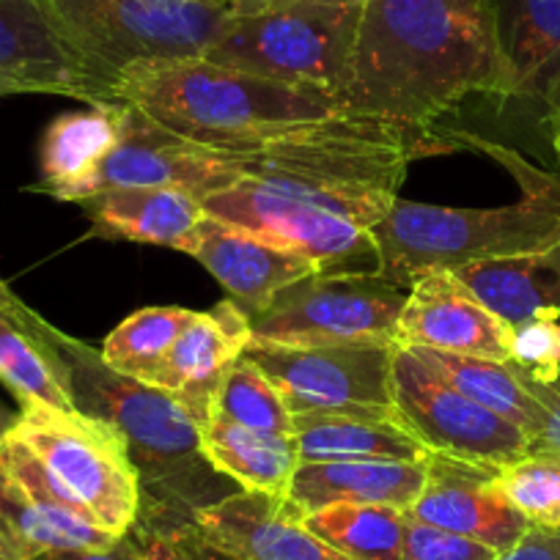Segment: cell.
<instances>
[{
    "label": "cell",
    "mask_w": 560,
    "mask_h": 560,
    "mask_svg": "<svg viewBox=\"0 0 560 560\" xmlns=\"http://www.w3.org/2000/svg\"><path fill=\"white\" fill-rule=\"evenodd\" d=\"M409 349L420 360H427L443 380H448L467 398H472L481 407L492 409V412L503 415L505 420L516 423L527 434V443H530L538 423H541V407L527 393V387L522 385L520 374L511 369V363H500V360L487 358H467V354L434 352V349Z\"/></svg>",
    "instance_id": "f1b7e54d"
},
{
    "label": "cell",
    "mask_w": 560,
    "mask_h": 560,
    "mask_svg": "<svg viewBox=\"0 0 560 560\" xmlns=\"http://www.w3.org/2000/svg\"><path fill=\"white\" fill-rule=\"evenodd\" d=\"M511 341L514 327L492 314L454 272H429L412 280L398 319V347L509 363Z\"/></svg>",
    "instance_id": "9a60e30c"
},
{
    "label": "cell",
    "mask_w": 560,
    "mask_h": 560,
    "mask_svg": "<svg viewBox=\"0 0 560 560\" xmlns=\"http://www.w3.org/2000/svg\"><path fill=\"white\" fill-rule=\"evenodd\" d=\"M36 560H152V555L135 533H127L105 549H63V552H45Z\"/></svg>",
    "instance_id": "74e56055"
},
{
    "label": "cell",
    "mask_w": 560,
    "mask_h": 560,
    "mask_svg": "<svg viewBox=\"0 0 560 560\" xmlns=\"http://www.w3.org/2000/svg\"><path fill=\"white\" fill-rule=\"evenodd\" d=\"M423 483H427V459L300 462L283 500L300 520L336 503L390 505V509L409 511L423 492Z\"/></svg>",
    "instance_id": "44dd1931"
},
{
    "label": "cell",
    "mask_w": 560,
    "mask_h": 560,
    "mask_svg": "<svg viewBox=\"0 0 560 560\" xmlns=\"http://www.w3.org/2000/svg\"><path fill=\"white\" fill-rule=\"evenodd\" d=\"M212 415L231 420L236 427L250 432L269 434V438H292L294 415L287 407L278 387L267 380L253 360L242 354L225 374L214 398Z\"/></svg>",
    "instance_id": "1f68e13d"
},
{
    "label": "cell",
    "mask_w": 560,
    "mask_h": 560,
    "mask_svg": "<svg viewBox=\"0 0 560 560\" xmlns=\"http://www.w3.org/2000/svg\"><path fill=\"white\" fill-rule=\"evenodd\" d=\"M454 275L511 327L536 316H560V240L538 253L470 264Z\"/></svg>",
    "instance_id": "d4e9b609"
},
{
    "label": "cell",
    "mask_w": 560,
    "mask_h": 560,
    "mask_svg": "<svg viewBox=\"0 0 560 560\" xmlns=\"http://www.w3.org/2000/svg\"><path fill=\"white\" fill-rule=\"evenodd\" d=\"M182 253L201 261L250 319L287 287L322 272L319 264L311 258L267 245L250 231L236 229L212 214H203Z\"/></svg>",
    "instance_id": "ffe728a7"
},
{
    "label": "cell",
    "mask_w": 560,
    "mask_h": 560,
    "mask_svg": "<svg viewBox=\"0 0 560 560\" xmlns=\"http://www.w3.org/2000/svg\"><path fill=\"white\" fill-rule=\"evenodd\" d=\"M511 78V100L544 107L560 91V0H483Z\"/></svg>",
    "instance_id": "7402d4cb"
},
{
    "label": "cell",
    "mask_w": 560,
    "mask_h": 560,
    "mask_svg": "<svg viewBox=\"0 0 560 560\" xmlns=\"http://www.w3.org/2000/svg\"><path fill=\"white\" fill-rule=\"evenodd\" d=\"M494 560H560V530L530 525L509 549L494 555Z\"/></svg>",
    "instance_id": "8d00e7d4"
},
{
    "label": "cell",
    "mask_w": 560,
    "mask_h": 560,
    "mask_svg": "<svg viewBox=\"0 0 560 560\" xmlns=\"http://www.w3.org/2000/svg\"><path fill=\"white\" fill-rule=\"evenodd\" d=\"M63 39L113 91L138 67L203 58L231 14L218 0H42Z\"/></svg>",
    "instance_id": "8992f818"
},
{
    "label": "cell",
    "mask_w": 560,
    "mask_h": 560,
    "mask_svg": "<svg viewBox=\"0 0 560 560\" xmlns=\"http://www.w3.org/2000/svg\"><path fill=\"white\" fill-rule=\"evenodd\" d=\"M80 207L94 236L174 247L179 253L207 214L201 198L171 187L100 192L80 201Z\"/></svg>",
    "instance_id": "cb8c5ba5"
},
{
    "label": "cell",
    "mask_w": 560,
    "mask_h": 560,
    "mask_svg": "<svg viewBox=\"0 0 560 560\" xmlns=\"http://www.w3.org/2000/svg\"><path fill=\"white\" fill-rule=\"evenodd\" d=\"M498 472L500 467L429 454L427 483L407 514L503 552L530 527V522L500 492Z\"/></svg>",
    "instance_id": "2e32d148"
},
{
    "label": "cell",
    "mask_w": 560,
    "mask_h": 560,
    "mask_svg": "<svg viewBox=\"0 0 560 560\" xmlns=\"http://www.w3.org/2000/svg\"><path fill=\"white\" fill-rule=\"evenodd\" d=\"M363 0H292L250 18H231L203 58L289 85L336 94L352 61Z\"/></svg>",
    "instance_id": "52a82bcc"
},
{
    "label": "cell",
    "mask_w": 560,
    "mask_h": 560,
    "mask_svg": "<svg viewBox=\"0 0 560 560\" xmlns=\"http://www.w3.org/2000/svg\"><path fill=\"white\" fill-rule=\"evenodd\" d=\"M544 121H547L549 140H552V149L560 160V91L555 94V100L544 107Z\"/></svg>",
    "instance_id": "60d3db41"
},
{
    "label": "cell",
    "mask_w": 560,
    "mask_h": 560,
    "mask_svg": "<svg viewBox=\"0 0 560 560\" xmlns=\"http://www.w3.org/2000/svg\"><path fill=\"white\" fill-rule=\"evenodd\" d=\"M140 541L147 544L152 560H179V555H176L174 544H171V541H160V538H140Z\"/></svg>",
    "instance_id": "b9f144b4"
},
{
    "label": "cell",
    "mask_w": 560,
    "mask_h": 560,
    "mask_svg": "<svg viewBox=\"0 0 560 560\" xmlns=\"http://www.w3.org/2000/svg\"><path fill=\"white\" fill-rule=\"evenodd\" d=\"M476 94L511 100L483 0H363L341 113L427 135Z\"/></svg>",
    "instance_id": "6da1fadb"
},
{
    "label": "cell",
    "mask_w": 560,
    "mask_h": 560,
    "mask_svg": "<svg viewBox=\"0 0 560 560\" xmlns=\"http://www.w3.org/2000/svg\"><path fill=\"white\" fill-rule=\"evenodd\" d=\"M118 105L94 102L85 110L52 118L39 147V182L31 190L56 201H72L74 190L118 143Z\"/></svg>",
    "instance_id": "484cf974"
},
{
    "label": "cell",
    "mask_w": 560,
    "mask_h": 560,
    "mask_svg": "<svg viewBox=\"0 0 560 560\" xmlns=\"http://www.w3.org/2000/svg\"><path fill=\"white\" fill-rule=\"evenodd\" d=\"M220 7L231 14V18H250V14L269 12L275 7L292 3V0H218Z\"/></svg>",
    "instance_id": "ab89813d"
},
{
    "label": "cell",
    "mask_w": 560,
    "mask_h": 560,
    "mask_svg": "<svg viewBox=\"0 0 560 560\" xmlns=\"http://www.w3.org/2000/svg\"><path fill=\"white\" fill-rule=\"evenodd\" d=\"M390 387L393 415L429 454L509 467L530 448L516 423L456 390L409 347H396Z\"/></svg>",
    "instance_id": "30bf717a"
},
{
    "label": "cell",
    "mask_w": 560,
    "mask_h": 560,
    "mask_svg": "<svg viewBox=\"0 0 560 560\" xmlns=\"http://www.w3.org/2000/svg\"><path fill=\"white\" fill-rule=\"evenodd\" d=\"M45 316L23 303L0 278V382L18 396L20 407H45L78 412L67 393L63 369L47 338Z\"/></svg>",
    "instance_id": "603a6c76"
},
{
    "label": "cell",
    "mask_w": 560,
    "mask_h": 560,
    "mask_svg": "<svg viewBox=\"0 0 560 560\" xmlns=\"http://www.w3.org/2000/svg\"><path fill=\"white\" fill-rule=\"evenodd\" d=\"M432 147L438 143L429 135L341 113L275 135L245 152L220 154L240 182H256L371 229L398 198L409 165L420 154L438 152Z\"/></svg>",
    "instance_id": "3957f363"
},
{
    "label": "cell",
    "mask_w": 560,
    "mask_h": 560,
    "mask_svg": "<svg viewBox=\"0 0 560 560\" xmlns=\"http://www.w3.org/2000/svg\"><path fill=\"white\" fill-rule=\"evenodd\" d=\"M14 427H18V412L0 404V443L14 432Z\"/></svg>",
    "instance_id": "ee69618b"
},
{
    "label": "cell",
    "mask_w": 560,
    "mask_h": 560,
    "mask_svg": "<svg viewBox=\"0 0 560 560\" xmlns=\"http://www.w3.org/2000/svg\"><path fill=\"white\" fill-rule=\"evenodd\" d=\"M250 341V316L231 298L223 300L187 325V330L176 338L171 352L152 374L149 385L176 398L203 429L212 418L214 398L225 374L242 358Z\"/></svg>",
    "instance_id": "d6986e66"
},
{
    "label": "cell",
    "mask_w": 560,
    "mask_h": 560,
    "mask_svg": "<svg viewBox=\"0 0 560 560\" xmlns=\"http://www.w3.org/2000/svg\"><path fill=\"white\" fill-rule=\"evenodd\" d=\"M192 533L231 560H349L311 533L280 494L236 489L198 511Z\"/></svg>",
    "instance_id": "ac0fdd59"
},
{
    "label": "cell",
    "mask_w": 560,
    "mask_h": 560,
    "mask_svg": "<svg viewBox=\"0 0 560 560\" xmlns=\"http://www.w3.org/2000/svg\"><path fill=\"white\" fill-rule=\"evenodd\" d=\"M494 549L407 514L401 560H494Z\"/></svg>",
    "instance_id": "e575fe53"
},
{
    "label": "cell",
    "mask_w": 560,
    "mask_h": 560,
    "mask_svg": "<svg viewBox=\"0 0 560 560\" xmlns=\"http://www.w3.org/2000/svg\"><path fill=\"white\" fill-rule=\"evenodd\" d=\"M398 343L280 347L250 341L253 360L278 387L292 415H380L393 418V358Z\"/></svg>",
    "instance_id": "8fae6325"
},
{
    "label": "cell",
    "mask_w": 560,
    "mask_h": 560,
    "mask_svg": "<svg viewBox=\"0 0 560 560\" xmlns=\"http://www.w3.org/2000/svg\"><path fill=\"white\" fill-rule=\"evenodd\" d=\"M511 365L527 380H549L560 371V322L552 316H536L514 325Z\"/></svg>",
    "instance_id": "836d02e7"
},
{
    "label": "cell",
    "mask_w": 560,
    "mask_h": 560,
    "mask_svg": "<svg viewBox=\"0 0 560 560\" xmlns=\"http://www.w3.org/2000/svg\"><path fill=\"white\" fill-rule=\"evenodd\" d=\"M201 445L209 465L231 483H236L242 492L283 498L300 465L294 438H269V434L250 432L218 415H212L201 429Z\"/></svg>",
    "instance_id": "83f0119b"
},
{
    "label": "cell",
    "mask_w": 560,
    "mask_h": 560,
    "mask_svg": "<svg viewBox=\"0 0 560 560\" xmlns=\"http://www.w3.org/2000/svg\"><path fill=\"white\" fill-rule=\"evenodd\" d=\"M171 544H174L179 560H231V558H225L223 552H218V549L209 547V544H203L192 530L182 533V536H176Z\"/></svg>",
    "instance_id": "f35d334b"
},
{
    "label": "cell",
    "mask_w": 560,
    "mask_h": 560,
    "mask_svg": "<svg viewBox=\"0 0 560 560\" xmlns=\"http://www.w3.org/2000/svg\"><path fill=\"white\" fill-rule=\"evenodd\" d=\"M113 102L118 105V124H121L118 143L96 165L94 174L74 190L69 203H80L100 192L149 190V187L185 190L203 201L212 192L240 182L220 152L196 147L190 140L168 132L129 102Z\"/></svg>",
    "instance_id": "5bb4252c"
},
{
    "label": "cell",
    "mask_w": 560,
    "mask_h": 560,
    "mask_svg": "<svg viewBox=\"0 0 560 560\" xmlns=\"http://www.w3.org/2000/svg\"><path fill=\"white\" fill-rule=\"evenodd\" d=\"M409 287L380 272H316L250 319L253 341L280 347L396 343Z\"/></svg>",
    "instance_id": "9c48e42d"
},
{
    "label": "cell",
    "mask_w": 560,
    "mask_h": 560,
    "mask_svg": "<svg viewBox=\"0 0 560 560\" xmlns=\"http://www.w3.org/2000/svg\"><path fill=\"white\" fill-rule=\"evenodd\" d=\"M47 338L63 369L74 409L127 443L140 478V514L129 533L174 541L192 530L201 509L236 492L203 456L201 427L176 398L149 382L132 380L102 360L100 349L47 325Z\"/></svg>",
    "instance_id": "7a4b0ae2"
},
{
    "label": "cell",
    "mask_w": 560,
    "mask_h": 560,
    "mask_svg": "<svg viewBox=\"0 0 560 560\" xmlns=\"http://www.w3.org/2000/svg\"><path fill=\"white\" fill-rule=\"evenodd\" d=\"M498 487L530 525L560 530V454L527 451L509 467H500Z\"/></svg>",
    "instance_id": "d6a6232c"
},
{
    "label": "cell",
    "mask_w": 560,
    "mask_h": 560,
    "mask_svg": "<svg viewBox=\"0 0 560 560\" xmlns=\"http://www.w3.org/2000/svg\"><path fill=\"white\" fill-rule=\"evenodd\" d=\"M18 94H34V91H31L25 83H20V80L0 74V100H3V96H18Z\"/></svg>",
    "instance_id": "7bdbcfd3"
},
{
    "label": "cell",
    "mask_w": 560,
    "mask_h": 560,
    "mask_svg": "<svg viewBox=\"0 0 560 560\" xmlns=\"http://www.w3.org/2000/svg\"><path fill=\"white\" fill-rule=\"evenodd\" d=\"M300 462H418L429 451L398 423L380 415H294Z\"/></svg>",
    "instance_id": "4316f807"
},
{
    "label": "cell",
    "mask_w": 560,
    "mask_h": 560,
    "mask_svg": "<svg viewBox=\"0 0 560 560\" xmlns=\"http://www.w3.org/2000/svg\"><path fill=\"white\" fill-rule=\"evenodd\" d=\"M305 527L349 560H401L407 511L336 503L303 516Z\"/></svg>",
    "instance_id": "f546056e"
},
{
    "label": "cell",
    "mask_w": 560,
    "mask_h": 560,
    "mask_svg": "<svg viewBox=\"0 0 560 560\" xmlns=\"http://www.w3.org/2000/svg\"><path fill=\"white\" fill-rule=\"evenodd\" d=\"M0 74L34 94H61L94 105L113 89L63 39L42 0H0Z\"/></svg>",
    "instance_id": "e0dca14e"
},
{
    "label": "cell",
    "mask_w": 560,
    "mask_h": 560,
    "mask_svg": "<svg viewBox=\"0 0 560 560\" xmlns=\"http://www.w3.org/2000/svg\"><path fill=\"white\" fill-rule=\"evenodd\" d=\"M14 434L102 530L116 538L132 530L140 514V478L118 432L80 412L25 404Z\"/></svg>",
    "instance_id": "ba28073f"
},
{
    "label": "cell",
    "mask_w": 560,
    "mask_h": 560,
    "mask_svg": "<svg viewBox=\"0 0 560 560\" xmlns=\"http://www.w3.org/2000/svg\"><path fill=\"white\" fill-rule=\"evenodd\" d=\"M525 196L487 209L434 207L396 198L385 218L371 225L380 275L412 287L429 272L527 256L560 240V182L522 165Z\"/></svg>",
    "instance_id": "5b68a950"
},
{
    "label": "cell",
    "mask_w": 560,
    "mask_h": 560,
    "mask_svg": "<svg viewBox=\"0 0 560 560\" xmlns=\"http://www.w3.org/2000/svg\"><path fill=\"white\" fill-rule=\"evenodd\" d=\"M113 100L129 102L168 132L214 152H245L294 127L341 116L330 91L278 83L207 58L129 69L118 78Z\"/></svg>",
    "instance_id": "277c9868"
},
{
    "label": "cell",
    "mask_w": 560,
    "mask_h": 560,
    "mask_svg": "<svg viewBox=\"0 0 560 560\" xmlns=\"http://www.w3.org/2000/svg\"><path fill=\"white\" fill-rule=\"evenodd\" d=\"M201 203L212 218L250 231L280 250L311 258L322 272H380L371 231L330 209L298 201L256 182H236Z\"/></svg>",
    "instance_id": "7c38bea8"
},
{
    "label": "cell",
    "mask_w": 560,
    "mask_h": 560,
    "mask_svg": "<svg viewBox=\"0 0 560 560\" xmlns=\"http://www.w3.org/2000/svg\"><path fill=\"white\" fill-rule=\"evenodd\" d=\"M198 311L176 308V305H158L127 316L110 336L102 341V360L113 371L132 380L149 382L160 369L165 354L176 343V338L187 330Z\"/></svg>",
    "instance_id": "4dcf8cb0"
},
{
    "label": "cell",
    "mask_w": 560,
    "mask_h": 560,
    "mask_svg": "<svg viewBox=\"0 0 560 560\" xmlns=\"http://www.w3.org/2000/svg\"><path fill=\"white\" fill-rule=\"evenodd\" d=\"M113 541L18 434L0 443V560L105 549Z\"/></svg>",
    "instance_id": "4fadbf2b"
},
{
    "label": "cell",
    "mask_w": 560,
    "mask_h": 560,
    "mask_svg": "<svg viewBox=\"0 0 560 560\" xmlns=\"http://www.w3.org/2000/svg\"><path fill=\"white\" fill-rule=\"evenodd\" d=\"M520 380L541 407V423H538L536 434L530 438V448L527 451H558L560 454V371L549 380H527L522 374Z\"/></svg>",
    "instance_id": "d590c367"
}]
</instances>
